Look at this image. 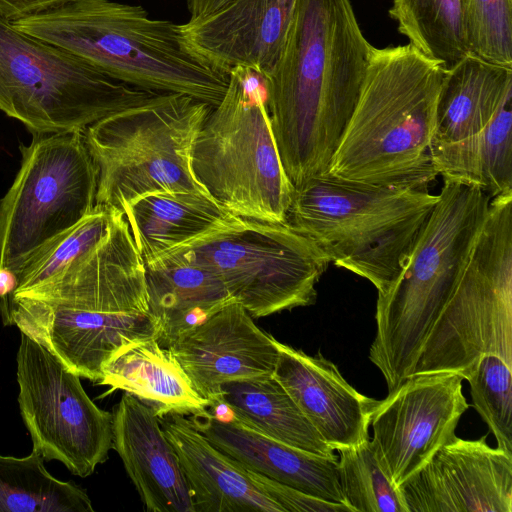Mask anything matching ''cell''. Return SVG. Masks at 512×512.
<instances>
[{
	"mask_svg": "<svg viewBox=\"0 0 512 512\" xmlns=\"http://www.w3.org/2000/svg\"><path fill=\"white\" fill-rule=\"evenodd\" d=\"M372 48L350 0H298L281 57L260 78L293 187L326 173L360 97Z\"/></svg>",
	"mask_w": 512,
	"mask_h": 512,
	"instance_id": "obj_1",
	"label": "cell"
},
{
	"mask_svg": "<svg viewBox=\"0 0 512 512\" xmlns=\"http://www.w3.org/2000/svg\"><path fill=\"white\" fill-rule=\"evenodd\" d=\"M5 325L97 383L120 346L157 339L144 260L123 211L112 208L109 228L92 250L40 285L11 294Z\"/></svg>",
	"mask_w": 512,
	"mask_h": 512,
	"instance_id": "obj_2",
	"label": "cell"
},
{
	"mask_svg": "<svg viewBox=\"0 0 512 512\" xmlns=\"http://www.w3.org/2000/svg\"><path fill=\"white\" fill-rule=\"evenodd\" d=\"M445 67L412 45L373 46L362 91L326 173L348 181L427 189Z\"/></svg>",
	"mask_w": 512,
	"mask_h": 512,
	"instance_id": "obj_3",
	"label": "cell"
},
{
	"mask_svg": "<svg viewBox=\"0 0 512 512\" xmlns=\"http://www.w3.org/2000/svg\"><path fill=\"white\" fill-rule=\"evenodd\" d=\"M11 23L145 91L184 94L216 106L228 87L229 74L190 51L179 24L151 18L141 5L72 0Z\"/></svg>",
	"mask_w": 512,
	"mask_h": 512,
	"instance_id": "obj_4",
	"label": "cell"
},
{
	"mask_svg": "<svg viewBox=\"0 0 512 512\" xmlns=\"http://www.w3.org/2000/svg\"><path fill=\"white\" fill-rule=\"evenodd\" d=\"M438 196L403 270L385 294H378L369 360L388 391L411 375L461 278L491 201L480 188L451 180H444Z\"/></svg>",
	"mask_w": 512,
	"mask_h": 512,
	"instance_id": "obj_5",
	"label": "cell"
},
{
	"mask_svg": "<svg viewBox=\"0 0 512 512\" xmlns=\"http://www.w3.org/2000/svg\"><path fill=\"white\" fill-rule=\"evenodd\" d=\"M438 199L427 189L366 184L324 173L294 187L286 223L311 239L330 263L385 294Z\"/></svg>",
	"mask_w": 512,
	"mask_h": 512,
	"instance_id": "obj_6",
	"label": "cell"
},
{
	"mask_svg": "<svg viewBox=\"0 0 512 512\" xmlns=\"http://www.w3.org/2000/svg\"><path fill=\"white\" fill-rule=\"evenodd\" d=\"M191 167L207 193L232 214L286 222L294 187L275 144L260 77L237 67L226 93L205 118Z\"/></svg>",
	"mask_w": 512,
	"mask_h": 512,
	"instance_id": "obj_7",
	"label": "cell"
},
{
	"mask_svg": "<svg viewBox=\"0 0 512 512\" xmlns=\"http://www.w3.org/2000/svg\"><path fill=\"white\" fill-rule=\"evenodd\" d=\"M212 107L184 94H156L88 126L84 137L98 173L96 204L122 211L153 191L208 194L193 174L191 152Z\"/></svg>",
	"mask_w": 512,
	"mask_h": 512,
	"instance_id": "obj_8",
	"label": "cell"
},
{
	"mask_svg": "<svg viewBox=\"0 0 512 512\" xmlns=\"http://www.w3.org/2000/svg\"><path fill=\"white\" fill-rule=\"evenodd\" d=\"M486 354L512 366V192L491 199L461 278L411 375L454 372L465 379Z\"/></svg>",
	"mask_w": 512,
	"mask_h": 512,
	"instance_id": "obj_9",
	"label": "cell"
},
{
	"mask_svg": "<svg viewBox=\"0 0 512 512\" xmlns=\"http://www.w3.org/2000/svg\"><path fill=\"white\" fill-rule=\"evenodd\" d=\"M156 94L117 81L0 18V110L33 134L84 131Z\"/></svg>",
	"mask_w": 512,
	"mask_h": 512,
	"instance_id": "obj_10",
	"label": "cell"
},
{
	"mask_svg": "<svg viewBox=\"0 0 512 512\" xmlns=\"http://www.w3.org/2000/svg\"><path fill=\"white\" fill-rule=\"evenodd\" d=\"M170 251L214 271L253 318L314 304L316 285L330 264L286 222L242 217Z\"/></svg>",
	"mask_w": 512,
	"mask_h": 512,
	"instance_id": "obj_11",
	"label": "cell"
},
{
	"mask_svg": "<svg viewBox=\"0 0 512 512\" xmlns=\"http://www.w3.org/2000/svg\"><path fill=\"white\" fill-rule=\"evenodd\" d=\"M0 201V269L22 266L96 205L97 168L84 131L34 134Z\"/></svg>",
	"mask_w": 512,
	"mask_h": 512,
	"instance_id": "obj_12",
	"label": "cell"
},
{
	"mask_svg": "<svg viewBox=\"0 0 512 512\" xmlns=\"http://www.w3.org/2000/svg\"><path fill=\"white\" fill-rule=\"evenodd\" d=\"M18 404L33 449L79 477L104 463L113 445V414L99 408L80 377L44 346L21 333Z\"/></svg>",
	"mask_w": 512,
	"mask_h": 512,
	"instance_id": "obj_13",
	"label": "cell"
},
{
	"mask_svg": "<svg viewBox=\"0 0 512 512\" xmlns=\"http://www.w3.org/2000/svg\"><path fill=\"white\" fill-rule=\"evenodd\" d=\"M464 378L454 372L411 375L378 400L371 418V438L399 487L455 437L469 404Z\"/></svg>",
	"mask_w": 512,
	"mask_h": 512,
	"instance_id": "obj_14",
	"label": "cell"
},
{
	"mask_svg": "<svg viewBox=\"0 0 512 512\" xmlns=\"http://www.w3.org/2000/svg\"><path fill=\"white\" fill-rule=\"evenodd\" d=\"M455 437L399 485L408 512H512V455Z\"/></svg>",
	"mask_w": 512,
	"mask_h": 512,
	"instance_id": "obj_15",
	"label": "cell"
},
{
	"mask_svg": "<svg viewBox=\"0 0 512 512\" xmlns=\"http://www.w3.org/2000/svg\"><path fill=\"white\" fill-rule=\"evenodd\" d=\"M298 0H231L179 24L190 51L229 74L241 67L265 78L283 52Z\"/></svg>",
	"mask_w": 512,
	"mask_h": 512,
	"instance_id": "obj_16",
	"label": "cell"
},
{
	"mask_svg": "<svg viewBox=\"0 0 512 512\" xmlns=\"http://www.w3.org/2000/svg\"><path fill=\"white\" fill-rule=\"evenodd\" d=\"M168 349L209 407L218 403L224 383L273 375L278 359L275 338L259 328L238 301L225 306Z\"/></svg>",
	"mask_w": 512,
	"mask_h": 512,
	"instance_id": "obj_17",
	"label": "cell"
},
{
	"mask_svg": "<svg viewBox=\"0 0 512 512\" xmlns=\"http://www.w3.org/2000/svg\"><path fill=\"white\" fill-rule=\"evenodd\" d=\"M275 344L273 376L323 440L337 451L369 439L378 400L358 392L321 353L311 356L277 339Z\"/></svg>",
	"mask_w": 512,
	"mask_h": 512,
	"instance_id": "obj_18",
	"label": "cell"
},
{
	"mask_svg": "<svg viewBox=\"0 0 512 512\" xmlns=\"http://www.w3.org/2000/svg\"><path fill=\"white\" fill-rule=\"evenodd\" d=\"M222 452L242 466L317 498L345 504L338 458L300 450L239 422L223 402L189 415Z\"/></svg>",
	"mask_w": 512,
	"mask_h": 512,
	"instance_id": "obj_19",
	"label": "cell"
},
{
	"mask_svg": "<svg viewBox=\"0 0 512 512\" xmlns=\"http://www.w3.org/2000/svg\"><path fill=\"white\" fill-rule=\"evenodd\" d=\"M112 448L148 512H194L177 454L153 409L124 392L113 411Z\"/></svg>",
	"mask_w": 512,
	"mask_h": 512,
	"instance_id": "obj_20",
	"label": "cell"
},
{
	"mask_svg": "<svg viewBox=\"0 0 512 512\" xmlns=\"http://www.w3.org/2000/svg\"><path fill=\"white\" fill-rule=\"evenodd\" d=\"M189 485L194 512H283L258 489L244 466L215 445L189 416L159 417Z\"/></svg>",
	"mask_w": 512,
	"mask_h": 512,
	"instance_id": "obj_21",
	"label": "cell"
},
{
	"mask_svg": "<svg viewBox=\"0 0 512 512\" xmlns=\"http://www.w3.org/2000/svg\"><path fill=\"white\" fill-rule=\"evenodd\" d=\"M144 264L149 307L162 347L169 348L237 301L214 271L181 252L169 251Z\"/></svg>",
	"mask_w": 512,
	"mask_h": 512,
	"instance_id": "obj_22",
	"label": "cell"
},
{
	"mask_svg": "<svg viewBox=\"0 0 512 512\" xmlns=\"http://www.w3.org/2000/svg\"><path fill=\"white\" fill-rule=\"evenodd\" d=\"M100 385L129 393L155 411L194 415L209 408L194 389L170 349L156 338L134 339L120 346L102 367Z\"/></svg>",
	"mask_w": 512,
	"mask_h": 512,
	"instance_id": "obj_23",
	"label": "cell"
},
{
	"mask_svg": "<svg viewBox=\"0 0 512 512\" xmlns=\"http://www.w3.org/2000/svg\"><path fill=\"white\" fill-rule=\"evenodd\" d=\"M122 211L144 263L238 217L208 194L165 190L141 195Z\"/></svg>",
	"mask_w": 512,
	"mask_h": 512,
	"instance_id": "obj_24",
	"label": "cell"
},
{
	"mask_svg": "<svg viewBox=\"0 0 512 512\" xmlns=\"http://www.w3.org/2000/svg\"><path fill=\"white\" fill-rule=\"evenodd\" d=\"M510 89L512 67L492 63L473 53L445 68L436 102L432 145L478 134Z\"/></svg>",
	"mask_w": 512,
	"mask_h": 512,
	"instance_id": "obj_25",
	"label": "cell"
},
{
	"mask_svg": "<svg viewBox=\"0 0 512 512\" xmlns=\"http://www.w3.org/2000/svg\"><path fill=\"white\" fill-rule=\"evenodd\" d=\"M434 168L443 180L480 188L493 199L512 192V89L478 134L431 145Z\"/></svg>",
	"mask_w": 512,
	"mask_h": 512,
	"instance_id": "obj_26",
	"label": "cell"
},
{
	"mask_svg": "<svg viewBox=\"0 0 512 512\" xmlns=\"http://www.w3.org/2000/svg\"><path fill=\"white\" fill-rule=\"evenodd\" d=\"M219 401L236 420L266 436L306 452L335 456L273 375L228 381L221 386Z\"/></svg>",
	"mask_w": 512,
	"mask_h": 512,
	"instance_id": "obj_27",
	"label": "cell"
},
{
	"mask_svg": "<svg viewBox=\"0 0 512 512\" xmlns=\"http://www.w3.org/2000/svg\"><path fill=\"white\" fill-rule=\"evenodd\" d=\"M388 14L410 45L445 68L472 53L465 0H392Z\"/></svg>",
	"mask_w": 512,
	"mask_h": 512,
	"instance_id": "obj_28",
	"label": "cell"
},
{
	"mask_svg": "<svg viewBox=\"0 0 512 512\" xmlns=\"http://www.w3.org/2000/svg\"><path fill=\"white\" fill-rule=\"evenodd\" d=\"M87 493L53 477L32 449L25 457L0 455V512H93Z\"/></svg>",
	"mask_w": 512,
	"mask_h": 512,
	"instance_id": "obj_29",
	"label": "cell"
},
{
	"mask_svg": "<svg viewBox=\"0 0 512 512\" xmlns=\"http://www.w3.org/2000/svg\"><path fill=\"white\" fill-rule=\"evenodd\" d=\"M337 451L339 482L352 512H408L372 439Z\"/></svg>",
	"mask_w": 512,
	"mask_h": 512,
	"instance_id": "obj_30",
	"label": "cell"
},
{
	"mask_svg": "<svg viewBox=\"0 0 512 512\" xmlns=\"http://www.w3.org/2000/svg\"><path fill=\"white\" fill-rule=\"evenodd\" d=\"M111 214L112 207L96 204L78 224L22 266L15 274L16 287L13 293L40 285L92 250L105 236Z\"/></svg>",
	"mask_w": 512,
	"mask_h": 512,
	"instance_id": "obj_31",
	"label": "cell"
},
{
	"mask_svg": "<svg viewBox=\"0 0 512 512\" xmlns=\"http://www.w3.org/2000/svg\"><path fill=\"white\" fill-rule=\"evenodd\" d=\"M512 366L500 356H481L465 380L473 406L497 440L512 455Z\"/></svg>",
	"mask_w": 512,
	"mask_h": 512,
	"instance_id": "obj_32",
	"label": "cell"
},
{
	"mask_svg": "<svg viewBox=\"0 0 512 512\" xmlns=\"http://www.w3.org/2000/svg\"><path fill=\"white\" fill-rule=\"evenodd\" d=\"M471 52L512 67V0H465Z\"/></svg>",
	"mask_w": 512,
	"mask_h": 512,
	"instance_id": "obj_33",
	"label": "cell"
},
{
	"mask_svg": "<svg viewBox=\"0 0 512 512\" xmlns=\"http://www.w3.org/2000/svg\"><path fill=\"white\" fill-rule=\"evenodd\" d=\"M253 484L276 502L283 512H352L345 505L326 501L245 468Z\"/></svg>",
	"mask_w": 512,
	"mask_h": 512,
	"instance_id": "obj_34",
	"label": "cell"
},
{
	"mask_svg": "<svg viewBox=\"0 0 512 512\" xmlns=\"http://www.w3.org/2000/svg\"><path fill=\"white\" fill-rule=\"evenodd\" d=\"M69 1L72 0H0V18L15 22L50 11Z\"/></svg>",
	"mask_w": 512,
	"mask_h": 512,
	"instance_id": "obj_35",
	"label": "cell"
},
{
	"mask_svg": "<svg viewBox=\"0 0 512 512\" xmlns=\"http://www.w3.org/2000/svg\"><path fill=\"white\" fill-rule=\"evenodd\" d=\"M231 0H186L189 19L198 18L209 14Z\"/></svg>",
	"mask_w": 512,
	"mask_h": 512,
	"instance_id": "obj_36",
	"label": "cell"
}]
</instances>
